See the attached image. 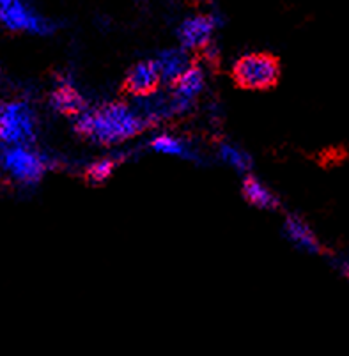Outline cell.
I'll list each match as a JSON object with an SVG mask.
<instances>
[{"mask_svg": "<svg viewBox=\"0 0 349 356\" xmlns=\"http://www.w3.org/2000/svg\"><path fill=\"white\" fill-rule=\"evenodd\" d=\"M220 156H222V160H224L225 163L232 165L236 170H240V172L243 174H247L252 168L250 158H248L243 151L234 147V145H229V144L220 145Z\"/></svg>", "mask_w": 349, "mask_h": 356, "instance_id": "cell-13", "label": "cell"}, {"mask_svg": "<svg viewBox=\"0 0 349 356\" xmlns=\"http://www.w3.org/2000/svg\"><path fill=\"white\" fill-rule=\"evenodd\" d=\"M151 147L158 153L165 154H176V156L183 158H192V153H190L186 145L179 140V138L169 137V135H161V137H156L153 142H151Z\"/></svg>", "mask_w": 349, "mask_h": 356, "instance_id": "cell-14", "label": "cell"}, {"mask_svg": "<svg viewBox=\"0 0 349 356\" xmlns=\"http://www.w3.org/2000/svg\"><path fill=\"white\" fill-rule=\"evenodd\" d=\"M2 165L16 181L34 184L47 172V161L27 145H11L2 154Z\"/></svg>", "mask_w": 349, "mask_h": 356, "instance_id": "cell-5", "label": "cell"}, {"mask_svg": "<svg viewBox=\"0 0 349 356\" xmlns=\"http://www.w3.org/2000/svg\"><path fill=\"white\" fill-rule=\"evenodd\" d=\"M0 24L13 32L50 34L54 25L25 0H0Z\"/></svg>", "mask_w": 349, "mask_h": 356, "instance_id": "cell-4", "label": "cell"}, {"mask_svg": "<svg viewBox=\"0 0 349 356\" xmlns=\"http://www.w3.org/2000/svg\"><path fill=\"white\" fill-rule=\"evenodd\" d=\"M161 83L160 67L154 60H142L135 64L121 83V92L135 98H149L156 95Z\"/></svg>", "mask_w": 349, "mask_h": 356, "instance_id": "cell-7", "label": "cell"}, {"mask_svg": "<svg viewBox=\"0 0 349 356\" xmlns=\"http://www.w3.org/2000/svg\"><path fill=\"white\" fill-rule=\"evenodd\" d=\"M286 234L289 236L291 241L303 247L305 250L312 252V254H321L323 252L319 239L316 238V234L310 231L309 225L303 220H300L298 216H287Z\"/></svg>", "mask_w": 349, "mask_h": 356, "instance_id": "cell-11", "label": "cell"}, {"mask_svg": "<svg viewBox=\"0 0 349 356\" xmlns=\"http://www.w3.org/2000/svg\"><path fill=\"white\" fill-rule=\"evenodd\" d=\"M51 108L63 115H79L87 108L86 99L70 82H63L50 95Z\"/></svg>", "mask_w": 349, "mask_h": 356, "instance_id": "cell-9", "label": "cell"}, {"mask_svg": "<svg viewBox=\"0 0 349 356\" xmlns=\"http://www.w3.org/2000/svg\"><path fill=\"white\" fill-rule=\"evenodd\" d=\"M216 29V20L211 15H197L185 20L177 29L181 44L185 50H204Z\"/></svg>", "mask_w": 349, "mask_h": 356, "instance_id": "cell-8", "label": "cell"}, {"mask_svg": "<svg viewBox=\"0 0 349 356\" xmlns=\"http://www.w3.org/2000/svg\"><path fill=\"white\" fill-rule=\"evenodd\" d=\"M156 64L160 67L161 80L170 86L192 66V59L185 50H167L160 55Z\"/></svg>", "mask_w": 349, "mask_h": 356, "instance_id": "cell-10", "label": "cell"}, {"mask_svg": "<svg viewBox=\"0 0 349 356\" xmlns=\"http://www.w3.org/2000/svg\"><path fill=\"white\" fill-rule=\"evenodd\" d=\"M115 167H117V161L114 160L96 161V163H92L86 170V181L89 184H92V186L103 184L110 176H112V174H114Z\"/></svg>", "mask_w": 349, "mask_h": 356, "instance_id": "cell-15", "label": "cell"}, {"mask_svg": "<svg viewBox=\"0 0 349 356\" xmlns=\"http://www.w3.org/2000/svg\"><path fill=\"white\" fill-rule=\"evenodd\" d=\"M243 197L247 199V202H250L252 206L261 209H279L280 202L277 199L275 193H271L270 190L264 186L261 181L255 179L254 176H247V179L243 181Z\"/></svg>", "mask_w": 349, "mask_h": 356, "instance_id": "cell-12", "label": "cell"}, {"mask_svg": "<svg viewBox=\"0 0 349 356\" xmlns=\"http://www.w3.org/2000/svg\"><path fill=\"white\" fill-rule=\"evenodd\" d=\"M34 114L27 103L13 102L0 106V140L9 145H25L34 140Z\"/></svg>", "mask_w": 349, "mask_h": 356, "instance_id": "cell-3", "label": "cell"}, {"mask_svg": "<svg viewBox=\"0 0 349 356\" xmlns=\"http://www.w3.org/2000/svg\"><path fill=\"white\" fill-rule=\"evenodd\" d=\"M149 126L144 115L122 103H108L96 110L79 114L75 131L83 138L102 145H112L140 135Z\"/></svg>", "mask_w": 349, "mask_h": 356, "instance_id": "cell-1", "label": "cell"}, {"mask_svg": "<svg viewBox=\"0 0 349 356\" xmlns=\"http://www.w3.org/2000/svg\"><path fill=\"white\" fill-rule=\"evenodd\" d=\"M170 86H172V95L167 99L169 114H183V112H188L190 106L195 103L197 96L204 89V73H202V70L199 66L192 64Z\"/></svg>", "mask_w": 349, "mask_h": 356, "instance_id": "cell-6", "label": "cell"}, {"mask_svg": "<svg viewBox=\"0 0 349 356\" xmlns=\"http://www.w3.org/2000/svg\"><path fill=\"white\" fill-rule=\"evenodd\" d=\"M232 82L243 90H270L277 87L282 76V66L277 55L254 51L238 59L232 67Z\"/></svg>", "mask_w": 349, "mask_h": 356, "instance_id": "cell-2", "label": "cell"}]
</instances>
